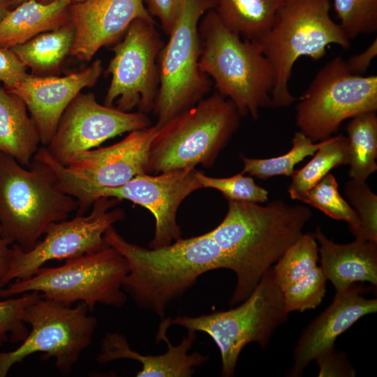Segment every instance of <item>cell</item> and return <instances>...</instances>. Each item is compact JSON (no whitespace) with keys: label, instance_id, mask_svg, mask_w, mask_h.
I'll use <instances>...</instances> for the list:
<instances>
[{"label":"cell","instance_id":"cell-1","mask_svg":"<svg viewBox=\"0 0 377 377\" xmlns=\"http://www.w3.org/2000/svg\"><path fill=\"white\" fill-rule=\"evenodd\" d=\"M198 32L201 71L242 117L257 119L260 109L271 107L274 84L272 68L259 45L230 31L212 9L201 17Z\"/></svg>","mask_w":377,"mask_h":377},{"label":"cell","instance_id":"cell-2","mask_svg":"<svg viewBox=\"0 0 377 377\" xmlns=\"http://www.w3.org/2000/svg\"><path fill=\"white\" fill-rule=\"evenodd\" d=\"M330 8V0H285L269 31L255 42L273 73L271 107H288L295 101L289 81L298 59L318 61L330 45L350 47L351 40L332 20Z\"/></svg>","mask_w":377,"mask_h":377},{"label":"cell","instance_id":"cell-3","mask_svg":"<svg viewBox=\"0 0 377 377\" xmlns=\"http://www.w3.org/2000/svg\"><path fill=\"white\" fill-rule=\"evenodd\" d=\"M28 170L0 152V230L10 245L34 248L48 225L77 209L75 198L59 188L55 173L33 157Z\"/></svg>","mask_w":377,"mask_h":377},{"label":"cell","instance_id":"cell-4","mask_svg":"<svg viewBox=\"0 0 377 377\" xmlns=\"http://www.w3.org/2000/svg\"><path fill=\"white\" fill-rule=\"evenodd\" d=\"M240 115L231 101L216 92L168 121L152 140L147 174L211 168L237 131Z\"/></svg>","mask_w":377,"mask_h":377},{"label":"cell","instance_id":"cell-5","mask_svg":"<svg viewBox=\"0 0 377 377\" xmlns=\"http://www.w3.org/2000/svg\"><path fill=\"white\" fill-rule=\"evenodd\" d=\"M128 272L124 257L108 244L98 251L66 260L61 266L41 267L31 277L1 288L0 299L38 291L45 299L67 305L82 302L90 311L97 304L120 308L127 300L123 280Z\"/></svg>","mask_w":377,"mask_h":377},{"label":"cell","instance_id":"cell-6","mask_svg":"<svg viewBox=\"0 0 377 377\" xmlns=\"http://www.w3.org/2000/svg\"><path fill=\"white\" fill-rule=\"evenodd\" d=\"M239 304L225 311L171 320V325L203 332L213 339L220 350L221 376L224 377L234 376L239 356L248 343L256 342L262 348H266L275 330L286 321L289 313L272 267Z\"/></svg>","mask_w":377,"mask_h":377},{"label":"cell","instance_id":"cell-7","mask_svg":"<svg viewBox=\"0 0 377 377\" xmlns=\"http://www.w3.org/2000/svg\"><path fill=\"white\" fill-rule=\"evenodd\" d=\"M212 8L210 0H184L168 40L160 51L159 86L153 109L158 129L194 106L211 89L212 80L199 66L198 24Z\"/></svg>","mask_w":377,"mask_h":377},{"label":"cell","instance_id":"cell-8","mask_svg":"<svg viewBox=\"0 0 377 377\" xmlns=\"http://www.w3.org/2000/svg\"><path fill=\"white\" fill-rule=\"evenodd\" d=\"M195 168L175 170L151 175L144 173L115 187L88 188L57 174L59 188L77 202V216H82L101 197L127 200L148 209L155 219V230L149 249L168 246L182 236L177 214L183 200L202 188Z\"/></svg>","mask_w":377,"mask_h":377},{"label":"cell","instance_id":"cell-9","mask_svg":"<svg viewBox=\"0 0 377 377\" xmlns=\"http://www.w3.org/2000/svg\"><path fill=\"white\" fill-rule=\"evenodd\" d=\"M295 109L300 131L313 142L325 140L343 121L377 111V76L353 74L336 57L317 72Z\"/></svg>","mask_w":377,"mask_h":377},{"label":"cell","instance_id":"cell-10","mask_svg":"<svg viewBox=\"0 0 377 377\" xmlns=\"http://www.w3.org/2000/svg\"><path fill=\"white\" fill-rule=\"evenodd\" d=\"M71 306L40 295L25 309L22 319L31 330L15 350L0 352V377L6 376L14 364L36 353H43L45 360L54 357L61 375L71 373L81 353L92 342L97 320L88 316L85 303Z\"/></svg>","mask_w":377,"mask_h":377},{"label":"cell","instance_id":"cell-11","mask_svg":"<svg viewBox=\"0 0 377 377\" xmlns=\"http://www.w3.org/2000/svg\"><path fill=\"white\" fill-rule=\"evenodd\" d=\"M164 43L154 20L135 19L112 50L111 75L104 105L125 112L153 111L159 86L158 58Z\"/></svg>","mask_w":377,"mask_h":377},{"label":"cell","instance_id":"cell-12","mask_svg":"<svg viewBox=\"0 0 377 377\" xmlns=\"http://www.w3.org/2000/svg\"><path fill=\"white\" fill-rule=\"evenodd\" d=\"M120 202L114 198L101 197L94 202L89 215L50 223L44 232V238L28 251L12 244L13 260L2 281L1 288L13 280L31 277L49 260H66L106 246L105 232L126 217L123 209H114Z\"/></svg>","mask_w":377,"mask_h":377},{"label":"cell","instance_id":"cell-13","mask_svg":"<svg viewBox=\"0 0 377 377\" xmlns=\"http://www.w3.org/2000/svg\"><path fill=\"white\" fill-rule=\"evenodd\" d=\"M150 126L146 114L102 105L93 93L80 92L64 110L46 149L56 161L65 166L82 151L124 133Z\"/></svg>","mask_w":377,"mask_h":377},{"label":"cell","instance_id":"cell-14","mask_svg":"<svg viewBox=\"0 0 377 377\" xmlns=\"http://www.w3.org/2000/svg\"><path fill=\"white\" fill-rule=\"evenodd\" d=\"M158 128L155 125L133 131L112 145L82 151L65 166L46 149L39 158L67 179L84 187L121 186L134 177L147 173L150 146Z\"/></svg>","mask_w":377,"mask_h":377},{"label":"cell","instance_id":"cell-15","mask_svg":"<svg viewBox=\"0 0 377 377\" xmlns=\"http://www.w3.org/2000/svg\"><path fill=\"white\" fill-rule=\"evenodd\" d=\"M138 18L154 20L145 0H84L71 3L68 22L75 30L71 55L90 61L104 46L117 41Z\"/></svg>","mask_w":377,"mask_h":377},{"label":"cell","instance_id":"cell-16","mask_svg":"<svg viewBox=\"0 0 377 377\" xmlns=\"http://www.w3.org/2000/svg\"><path fill=\"white\" fill-rule=\"evenodd\" d=\"M102 73L101 61L96 59L84 69L61 77L29 74L17 86L6 90L24 102L37 126L40 143L46 147L69 103L83 89L94 86Z\"/></svg>","mask_w":377,"mask_h":377},{"label":"cell","instance_id":"cell-17","mask_svg":"<svg viewBox=\"0 0 377 377\" xmlns=\"http://www.w3.org/2000/svg\"><path fill=\"white\" fill-rule=\"evenodd\" d=\"M365 289L352 284L336 293L331 304L302 332L293 355V364L288 376H302L307 366L320 355L334 348L337 337L362 317L376 313L377 300L362 296Z\"/></svg>","mask_w":377,"mask_h":377},{"label":"cell","instance_id":"cell-18","mask_svg":"<svg viewBox=\"0 0 377 377\" xmlns=\"http://www.w3.org/2000/svg\"><path fill=\"white\" fill-rule=\"evenodd\" d=\"M171 318L161 320L156 342L167 343L168 350L158 355H143L131 348L126 338L118 332H109L101 341L96 357L99 364H106L120 359L138 361L142 365L136 374L138 377H190L194 368L205 363L208 357L199 352L188 353L196 339V332L188 330L187 336L181 343L173 346L167 337V330L171 325Z\"/></svg>","mask_w":377,"mask_h":377},{"label":"cell","instance_id":"cell-19","mask_svg":"<svg viewBox=\"0 0 377 377\" xmlns=\"http://www.w3.org/2000/svg\"><path fill=\"white\" fill-rule=\"evenodd\" d=\"M318 245L320 267L327 279L340 293L352 284H377V242L355 237L348 244L328 239L317 227L313 234Z\"/></svg>","mask_w":377,"mask_h":377},{"label":"cell","instance_id":"cell-20","mask_svg":"<svg viewBox=\"0 0 377 377\" xmlns=\"http://www.w3.org/2000/svg\"><path fill=\"white\" fill-rule=\"evenodd\" d=\"M71 3V0L48 3L25 0L10 9L0 20V47L10 49L67 23Z\"/></svg>","mask_w":377,"mask_h":377},{"label":"cell","instance_id":"cell-21","mask_svg":"<svg viewBox=\"0 0 377 377\" xmlns=\"http://www.w3.org/2000/svg\"><path fill=\"white\" fill-rule=\"evenodd\" d=\"M40 142L24 102L0 86V152L29 166Z\"/></svg>","mask_w":377,"mask_h":377},{"label":"cell","instance_id":"cell-22","mask_svg":"<svg viewBox=\"0 0 377 377\" xmlns=\"http://www.w3.org/2000/svg\"><path fill=\"white\" fill-rule=\"evenodd\" d=\"M212 10L230 31L256 42L270 29L285 0H210Z\"/></svg>","mask_w":377,"mask_h":377},{"label":"cell","instance_id":"cell-23","mask_svg":"<svg viewBox=\"0 0 377 377\" xmlns=\"http://www.w3.org/2000/svg\"><path fill=\"white\" fill-rule=\"evenodd\" d=\"M74 39V27L68 22L10 49L31 70V75H52L71 54Z\"/></svg>","mask_w":377,"mask_h":377},{"label":"cell","instance_id":"cell-24","mask_svg":"<svg viewBox=\"0 0 377 377\" xmlns=\"http://www.w3.org/2000/svg\"><path fill=\"white\" fill-rule=\"evenodd\" d=\"M313 158L300 170H294L288 193L292 199H300L330 171L348 165L349 146L347 137L338 135L322 140Z\"/></svg>","mask_w":377,"mask_h":377},{"label":"cell","instance_id":"cell-25","mask_svg":"<svg viewBox=\"0 0 377 377\" xmlns=\"http://www.w3.org/2000/svg\"><path fill=\"white\" fill-rule=\"evenodd\" d=\"M349 146V176L366 181L377 170V115L366 112L350 119L346 128Z\"/></svg>","mask_w":377,"mask_h":377},{"label":"cell","instance_id":"cell-26","mask_svg":"<svg viewBox=\"0 0 377 377\" xmlns=\"http://www.w3.org/2000/svg\"><path fill=\"white\" fill-rule=\"evenodd\" d=\"M322 145L312 141L301 131L295 133L292 147L286 154L269 158H249L241 154L243 169L241 172L249 173L258 179H266L277 175L291 176L296 164L305 157L313 156Z\"/></svg>","mask_w":377,"mask_h":377},{"label":"cell","instance_id":"cell-27","mask_svg":"<svg viewBox=\"0 0 377 377\" xmlns=\"http://www.w3.org/2000/svg\"><path fill=\"white\" fill-rule=\"evenodd\" d=\"M318 260V245L313 234H302L272 267L282 292L316 267Z\"/></svg>","mask_w":377,"mask_h":377},{"label":"cell","instance_id":"cell-28","mask_svg":"<svg viewBox=\"0 0 377 377\" xmlns=\"http://www.w3.org/2000/svg\"><path fill=\"white\" fill-rule=\"evenodd\" d=\"M300 200L334 219L348 223L355 236L359 232L360 219L354 209L339 192L337 179L332 174L329 172L325 175Z\"/></svg>","mask_w":377,"mask_h":377},{"label":"cell","instance_id":"cell-29","mask_svg":"<svg viewBox=\"0 0 377 377\" xmlns=\"http://www.w3.org/2000/svg\"><path fill=\"white\" fill-rule=\"evenodd\" d=\"M338 23L351 40L377 31V0H332Z\"/></svg>","mask_w":377,"mask_h":377},{"label":"cell","instance_id":"cell-30","mask_svg":"<svg viewBox=\"0 0 377 377\" xmlns=\"http://www.w3.org/2000/svg\"><path fill=\"white\" fill-rule=\"evenodd\" d=\"M196 177L202 188L221 192L228 200L263 203L268 200V191L256 184L253 179L242 172L229 177H214L196 170Z\"/></svg>","mask_w":377,"mask_h":377},{"label":"cell","instance_id":"cell-31","mask_svg":"<svg viewBox=\"0 0 377 377\" xmlns=\"http://www.w3.org/2000/svg\"><path fill=\"white\" fill-rule=\"evenodd\" d=\"M344 193L360 221V230L355 237L377 242V195L366 181L353 179L345 184Z\"/></svg>","mask_w":377,"mask_h":377},{"label":"cell","instance_id":"cell-32","mask_svg":"<svg viewBox=\"0 0 377 377\" xmlns=\"http://www.w3.org/2000/svg\"><path fill=\"white\" fill-rule=\"evenodd\" d=\"M327 279L316 267L283 292L286 311L303 312L316 308L325 295Z\"/></svg>","mask_w":377,"mask_h":377},{"label":"cell","instance_id":"cell-33","mask_svg":"<svg viewBox=\"0 0 377 377\" xmlns=\"http://www.w3.org/2000/svg\"><path fill=\"white\" fill-rule=\"evenodd\" d=\"M40 297L38 291L23 293L20 297L0 301V346L8 341H22L29 334L23 321L25 309Z\"/></svg>","mask_w":377,"mask_h":377},{"label":"cell","instance_id":"cell-34","mask_svg":"<svg viewBox=\"0 0 377 377\" xmlns=\"http://www.w3.org/2000/svg\"><path fill=\"white\" fill-rule=\"evenodd\" d=\"M27 69L11 49L0 47V82L6 89L15 87L27 77Z\"/></svg>","mask_w":377,"mask_h":377},{"label":"cell","instance_id":"cell-35","mask_svg":"<svg viewBox=\"0 0 377 377\" xmlns=\"http://www.w3.org/2000/svg\"><path fill=\"white\" fill-rule=\"evenodd\" d=\"M315 361L319 367L318 374L319 377H352L355 376V371L346 355L336 350L335 348L322 353Z\"/></svg>","mask_w":377,"mask_h":377},{"label":"cell","instance_id":"cell-36","mask_svg":"<svg viewBox=\"0 0 377 377\" xmlns=\"http://www.w3.org/2000/svg\"><path fill=\"white\" fill-rule=\"evenodd\" d=\"M184 0H145L149 14L157 18L163 32L168 36L181 11Z\"/></svg>","mask_w":377,"mask_h":377},{"label":"cell","instance_id":"cell-37","mask_svg":"<svg viewBox=\"0 0 377 377\" xmlns=\"http://www.w3.org/2000/svg\"><path fill=\"white\" fill-rule=\"evenodd\" d=\"M377 55V39L373 42L362 52L352 55L345 60L348 70L353 74L362 75L369 67L371 61Z\"/></svg>","mask_w":377,"mask_h":377},{"label":"cell","instance_id":"cell-38","mask_svg":"<svg viewBox=\"0 0 377 377\" xmlns=\"http://www.w3.org/2000/svg\"><path fill=\"white\" fill-rule=\"evenodd\" d=\"M9 244L1 237L0 230V289L1 283L5 277L13 257V249L9 247Z\"/></svg>","mask_w":377,"mask_h":377},{"label":"cell","instance_id":"cell-39","mask_svg":"<svg viewBox=\"0 0 377 377\" xmlns=\"http://www.w3.org/2000/svg\"><path fill=\"white\" fill-rule=\"evenodd\" d=\"M10 8L5 3L0 1V20Z\"/></svg>","mask_w":377,"mask_h":377},{"label":"cell","instance_id":"cell-40","mask_svg":"<svg viewBox=\"0 0 377 377\" xmlns=\"http://www.w3.org/2000/svg\"><path fill=\"white\" fill-rule=\"evenodd\" d=\"M24 1L25 0H12L10 2V8H13V7L14 6L15 7L16 6H17L18 4H20ZM38 1L43 3H48L53 1L54 0H38Z\"/></svg>","mask_w":377,"mask_h":377},{"label":"cell","instance_id":"cell-41","mask_svg":"<svg viewBox=\"0 0 377 377\" xmlns=\"http://www.w3.org/2000/svg\"><path fill=\"white\" fill-rule=\"evenodd\" d=\"M12 0H0V1H1L2 3H5L6 5H7L10 9V2H11Z\"/></svg>","mask_w":377,"mask_h":377},{"label":"cell","instance_id":"cell-42","mask_svg":"<svg viewBox=\"0 0 377 377\" xmlns=\"http://www.w3.org/2000/svg\"><path fill=\"white\" fill-rule=\"evenodd\" d=\"M71 1H72V3H77V2H80L84 0H71Z\"/></svg>","mask_w":377,"mask_h":377}]
</instances>
